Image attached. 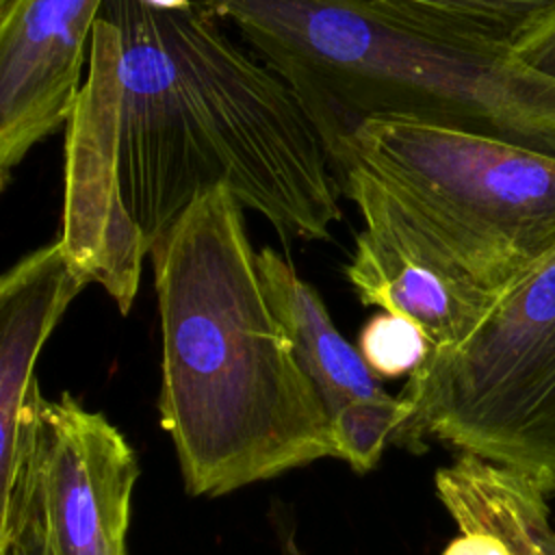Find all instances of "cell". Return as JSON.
<instances>
[{
  "instance_id": "obj_4",
  "label": "cell",
  "mask_w": 555,
  "mask_h": 555,
  "mask_svg": "<svg viewBox=\"0 0 555 555\" xmlns=\"http://www.w3.org/2000/svg\"><path fill=\"white\" fill-rule=\"evenodd\" d=\"M327 156L371 176L492 297L555 249V156L410 119H366Z\"/></svg>"
},
{
  "instance_id": "obj_20",
  "label": "cell",
  "mask_w": 555,
  "mask_h": 555,
  "mask_svg": "<svg viewBox=\"0 0 555 555\" xmlns=\"http://www.w3.org/2000/svg\"><path fill=\"white\" fill-rule=\"evenodd\" d=\"M158 9H182V7H189L193 0H145Z\"/></svg>"
},
{
  "instance_id": "obj_17",
  "label": "cell",
  "mask_w": 555,
  "mask_h": 555,
  "mask_svg": "<svg viewBox=\"0 0 555 555\" xmlns=\"http://www.w3.org/2000/svg\"><path fill=\"white\" fill-rule=\"evenodd\" d=\"M442 555H514L505 542L488 533H460Z\"/></svg>"
},
{
  "instance_id": "obj_3",
  "label": "cell",
  "mask_w": 555,
  "mask_h": 555,
  "mask_svg": "<svg viewBox=\"0 0 555 555\" xmlns=\"http://www.w3.org/2000/svg\"><path fill=\"white\" fill-rule=\"evenodd\" d=\"M297 93L325 150L410 119L555 156V80L512 46L384 0H199Z\"/></svg>"
},
{
  "instance_id": "obj_13",
  "label": "cell",
  "mask_w": 555,
  "mask_h": 555,
  "mask_svg": "<svg viewBox=\"0 0 555 555\" xmlns=\"http://www.w3.org/2000/svg\"><path fill=\"white\" fill-rule=\"evenodd\" d=\"M408 418L410 405L401 397L384 395L349 403L330 418L338 457L358 473L371 470Z\"/></svg>"
},
{
  "instance_id": "obj_16",
  "label": "cell",
  "mask_w": 555,
  "mask_h": 555,
  "mask_svg": "<svg viewBox=\"0 0 555 555\" xmlns=\"http://www.w3.org/2000/svg\"><path fill=\"white\" fill-rule=\"evenodd\" d=\"M514 50L527 65L555 80V13L520 39Z\"/></svg>"
},
{
  "instance_id": "obj_2",
  "label": "cell",
  "mask_w": 555,
  "mask_h": 555,
  "mask_svg": "<svg viewBox=\"0 0 555 555\" xmlns=\"http://www.w3.org/2000/svg\"><path fill=\"white\" fill-rule=\"evenodd\" d=\"M243 206L219 186L152 245L160 423L186 490L219 496L338 457L327 410L258 273Z\"/></svg>"
},
{
  "instance_id": "obj_11",
  "label": "cell",
  "mask_w": 555,
  "mask_h": 555,
  "mask_svg": "<svg viewBox=\"0 0 555 555\" xmlns=\"http://www.w3.org/2000/svg\"><path fill=\"white\" fill-rule=\"evenodd\" d=\"M436 492L460 533H488L514 555H542L529 538L499 479V466L470 453L436 473Z\"/></svg>"
},
{
  "instance_id": "obj_21",
  "label": "cell",
  "mask_w": 555,
  "mask_h": 555,
  "mask_svg": "<svg viewBox=\"0 0 555 555\" xmlns=\"http://www.w3.org/2000/svg\"><path fill=\"white\" fill-rule=\"evenodd\" d=\"M15 2H17V0H0V15L7 13Z\"/></svg>"
},
{
  "instance_id": "obj_7",
  "label": "cell",
  "mask_w": 555,
  "mask_h": 555,
  "mask_svg": "<svg viewBox=\"0 0 555 555\" xmlns=\"http://www.w3.org/2000/svg\"><path fill=\"white\" fill-rule=\"evenodd\" d=\"M362 230L345 275L364 306L412 321L431 349L462 343L499 297L477 288L362 169L332 167Z\"/></svg>"
},
{
  "instance_id": "obj_5",
  "label": "cell",
  "mask_w": 555,
  "mask_h": 555,
  "mask_svg": "<svg viewBox=\"0 0 555 555\" xmlns=\"http://www.w3.org/2000/svg\"><path fill=\"white\" fill-rule=\"evenodd\" d=\"M399 397L410 418L392 442L434 438L555 492V249L462 343L431 349Z\"/></svg>"
},
{
  "instance_id": "obj_6",
  "label": "cell",
  "mask_w": 555,
  "mask_h": 555,
  "mask_svg": "<svg viewBox=\"0 0 555 555\" xmlns=\"http://www.w3.org/2000/svg\"><path fill=\"white\" fill-rule=\"evenodd\" d=\"M139 464L124 434L69 395L46 401L35 462V518L52 555H128Z\"/></svg>"
},
{
  "instance_id": "obj_18",
  "label": "cell",
  "mask_w": 555,
  "mask_h": 555,
  "mask_svg": "<svg viewBox=\"0 0 555 555\" xmlns=\"http://www.w3.org/2000/svg\"><path fill=\"white\" fill-rule=\"evenodd\" d=\"M0 555H52V551H50V546L46 542V535H43V531H41L33 509H30L28 520H26L24 529L20 531V535Z\"/></svg>"
},
{
  "instance_id": "obj_15",
  "label": "cell",
  "mask_w": 555,
  "mask_h": 555,
  "mask_svg": "<svg viewBox=\"0 0 555 555\" xmlns=\"http://www.w3.org/2000/svg\"><path fill=\"white\" fill-rule=\"evenodd\" d=\"M499 479L505 496L509 499L533 544L540 548L542 555H555V525L551 518V507L546 503L548 490L535 479L503 466H499Z\"/></svg>"
},
{
  "instance_id": "obj_12",
  "label": "cell",
  "mask_w": 555,
  "mask_h": 555,
  "mask_svg": "<svg viewBox=\"0 0 555 555\" xmlns=\"http://www.w3.org/2000/svg\"><path fill=\"white\" fill-rule=\"evenodd\" d=\"M516 48L555 13V0H384Z\"/></svg>"
},
{
  "instance_id": "obj_8",
  "label": "cell",
  "mask_w": 555,
  "mask_h": 555,
  "mask_svg": "<svg viewBox=\"0 0 555 555\" xmlns=\"http://www.w3.org/2000/svg\"><path fill=\"white\" fill-rule=\"evenodd\" d=\"M89 280L61 238L30 251L0 280V542L13 540L33 499L43 399L35 364Z\"/></svg>"
},
{
  "instance_id": "obj_10",
  "label": "cell",
  "mask_w": 555,
  "mask_h": 555,
  "mask_svg": "<svg viewBox=\"0 0 555 555\" xmlns=\"http://www.w3.org/2000/svg\"><path fill=\"white\" fill-rule=\"evenodd\" d=\"M264 295L286 330L297 362L314 384L327 416L353 401L388 395L373 371L334 325L321 295L273 247L256 254Z\"/></svg>"
},
{
  "instance_id": "obj_1",
  "label": "cell",
  "mask_w": 555,
  "mask_h": 555,
  "mask_svg": "<svg viewBox=\"0 0 555 555\" xmlns=\"http://www.w3.org/2000/svg\"><path fill=\"white\" fill-rule=\"evenodd\" d=\"M65 126L61 243L121 314L152 245L212 189L282 238L327 241L343 215L293 87L199 0H106Z\"/></svg>"
},
{
  "instance_id": "obj_19",
  "label": "cell",
  "mask_w": 555,
  "mask_h": 555,
  "mask_svg": "<svg viewBox=\"0 0 555 555\" xmlns=\"http://www.w3.org/2000/svg\"><path fill=\"white\" fill-rule=\"evenodd\" d=\"M280 555H304L301 546L297 544V540L293 538V533L282 538V546H280Z\"/></svg>"
},
{
  "instance_id": "obj_9",
  "label": "cell",
  "mask_w": 555,
  "mask_h": 555,
  "mask_svg": "<svg viewBox=\"0 0 555 555\" xmlns=\"http://www.w3.org/2000/svg\"><path fill=\"white\" fill-rule=\"evenodd\" d=\"M106 0H17L0 15V182L67 124Z\"/></svg>"
},
{
  "instance_id": "obj_14",
  "label": "cell",
  "mask_w": 555,
  "mask_h": 555,
  "mask_svg": "<svg viewBox=\"0 0 555 555\" xmlns=\"http://www.w3.org/2000/svg\"><path fill=\"white\" fill-rule=\"evenodd\" d=\"M358 351L377 379L399 375L410 377L427 360L431 345L412 321L379 312L362 327Z\"/></svg>"
}]
</instances>
